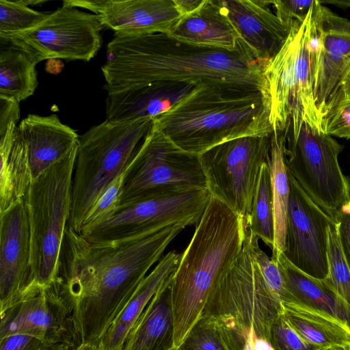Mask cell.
Returning <instances> with one entry per match:
<instances>
[{
  "label": "cell",
  "instance_id": "6da1fadb",
  "mask_svg": "<svg viewBox=\"0 0 350 350\" xmlns=\"http://www.w3.org/2000/svg\"><path fill=\"white\" fill-rule=\"evenodd\" d=\"M186 227L172 224L128 241L98 244L69 227L48 289L65 306L79 345H98L148 271Z\"/></svg>",
  "mask_w": 350,
  "mask_h": 350
},
{
  "label": "cell",
  "instance_id": "7a4b0ae2",
  "mask_svg": "<svg viewBox=\"0 0 350 350\" xmlns=\"http://www.w3.org/2000/svg\"><path fill=\"white\" fill-rule=\"evenodd\" d=\"M264 67L243 43L230 52L156 33L115 35L101 70L107 92L157 81H199L261 91Z\"/></svg>",
  "mask_w": 350,
  "mask_h": 350
},
{
  "label": "cell",
  "instance_id": "3957f363",
  "mask_svg": "<svg viewBox=\"0 0 350 350\" xmlns=\"http://www.w3.org/2000/svg\"><path fill=\"white\" fill-rule=\"evenodd\" d=\"M245 227L241 217L211 196L170 283L175 349L201 318L213 288L241 254Z\"/></svg>",
  "mask_w": 350,
  "mask_h": 350
},
{
  "label": "cell",
  "instance_id": "277c9868",
  "mask_svg": "<svg viewBox=\"0 0 350 350\" xmlns=\"http://www.w3.org/2000/svg\"><path fill=\"white\" fill-rule=\"evenodd\" d=\"M177 146L200 155L226 142L273 133L260 90L202 84L152 118Z\"/></svg>",
  "mask_w": 350,
  "mask_h": 350
},
{
  "label": "cell",
  "instance_id": "5b68a950",
  "mask_svg": "<svg viewBox=\"0 0 350 350\" xmlns=\"http://www.w3.org/2000/svg\"><path fill=\"white\" fill-rule=\"evenodd\" d=\"M282 313V303L243 246L213 288L201 317L220 327L231 350H245L252 334L270 342L271 327Z\"/></svg>",
  "mask_w": 350,
  "mask_h": 350
},
{
  "label": "cell",
  "instance_id": "8992f818",
  "mask_svg": "<svg viewBox=\"0 0 350 350\" xmlns=\"http://www.w3.org/2000/svg\"><path fill=\"white\" fill-rule=\"evenodd\" d=\"M312 8L298 27L291 29L278 54L265 66L261 93L273 132L295 139L303 123L325 132L317 109L310 62Z\"/></svg>",
  "mask_w": 350,
  "mask_h": 350
},
{
  "label": "cell",
  "instance_id": "52a82bcc",
  "mask_svg": "<svg viewBox=\"0 0 350 350\" xmlns=\"http://www.w3.org/2000/svg\"><path fill=\"white\" fill-rule=\"evenodd\" d=\"M152 123V118L105 120L79 136L68 227L80 233L90 210L112 180L126 170Z\"/></svg>",
  "mask_w": 350,
  "mask_h": 350
},
{
  "label": "cell",
  "instance_id": "ba28073f",
  "mask_svg": "<svg viewBox=\"0 0 350 350\" xmlns=\"http://www.w3.org/2000/svg\"><path fill=\"white\" fill-rule=\"evenodd\" d=\"M79 149L33 179L25 196L31 240L34 281L53 283L72 206V181Z\"/></svg>",
  "mask_w": 350,
  "mask_h": 350
},
{
  "label": "cell",
  "instance_id": "9c48e42d",
  "mask_svg": "<svg viewBox=\"0 0 350 350\" xmlns=\"http://www.w3.org/2000/svg\"><path fill=\"white\" fill-rule=\"evenodd\" d=\"M203 189L199 156L177 146L153 121L125 170L119 207L150 196Z\"/></svg>",
  "mask_w": 350,
  "mask_h": 350
},
{
  "label": "cell",
  "instance_id": "30bf717a",
  "mask_svg": "<svg viewBox=\"0 0 350 350\" xmlns=\"http://www.w3.org/2000/svg\"><path fill=\"white\" fill-rule=\"evenodd\" d=\"M285 137L288 173L334 221L350 205V181L338 160L343 146L327 133L306 123L297 138Z\"/></svg>",
  "mask_w": 350,
  "mask_h": 350
},
{
  "label": "cell",
  "instance_id": "8fae6325",
  "mask_svg": "<svg viewBox=\"0 0 350 350\" xmlns=\"http://www.w3.org/2000/svg\"><path fill=\"white\" fill-rule=\"evenodd\" d=\"M271 136L236 138L199 155L211 196L228 205L245 223L262 166L267 162Z\"/></svg>",
  "mask_w": 350,
  "mask_h": 350
},
{
  "label": "cell",
  "instance_id": "7c38bea8",
  "mask_svg": "<svg viewBox=\"0 0 350 350\" xmlns=\"http://www.w3.org/2000/svg\"><path fill=\"white\" fill-rule=\"evenodd\" d=\"M210 198L207 189L148 196L120 206L109 219L80 234L91 243L113 244L172 224L197 226Z\"/></svg>",
  "mask_w": 350,
  "mask_h": 350
},
{
  "label": "cell",
  "instance_id": "4fadbf2b",
  "mask_svg": "<svg viewBox=\"0 0 350 350\" xmlns=\"http://www.w3.org/2000/svg\"><path fill=\"white\" fill-rule=\"evenodd\" d=\"M103 28L96 14L63 1L36 27L1 40L23 50L37 64L54 58L88 62L101 47Z\"/></svg>",
  "mask_w": 350,
  "mask_h": 350
},
{
  "label": "cell",
  "instance_id": "5bb4252c",
  "mask_svg": "<svg viewBox=\"0 0 350 350\" xmlns=\"http://www.w3.org/2000/svg\"><path fill=\"white\" fill-rule=\"evenodd\" d=\"M310 54L314 96L323 120L350 71V21L319 0L312 6Z\"/></svg>",
  "mask_w": 350,
  "mask_h": 350
},
{
  "label": "cell",
  "instance_id": "9a60e30c",
  "mask_svg": "<svg viewBox=\"0 0 350 350\" xmlns=\"http://www.w3.org/2000/svg\"><path fill=\"white\" fill-rule=\"evenodd\" d=\"M288 174L290 195L282 254L304 273L325 280L328 273V228L334 220Z\"/></svg>",
  "mask_w": 350,
  "mask_h": 350
},
{
  "label": "cell",
  "instance_id": "2e32d148",
  "mask_svg": "<svg viewBox=\"0 0 350 350\" xmlns=\"http://www.w3.org/2000/svg\"><path fill=\"white\" fill-rule=\"evenodd\" d=\"M31 240L25 197L0 212V312L45 290L31 271Z\"/></svg>",
  "mask_w": 350,
  "mask_h": 350
},
{
  "label": "cell",
  "instance_id": "e0dca14e",
  "mask_svg": "<svg viewBox=\"0 0 350 350\" xmlns=\"http://www.w3.org/2000/svg\"><path fill=\"white\" fill-rule=\"evenodd\" d=\"M0 313V339L23 334L47 345L80 346L65 306L48 288Z\"/></svg>",
  "mask_w": 350,
  "mask_h": 350
},
{
  "label": "cell",
  "instance_id": "ac0fdd59",
  "mask_svg": "<svg viewBox=\"0 0 350 350\" xmlns=\"http://www.w3.org/2000/svg\"><path fill=\"white\" fill-rule=\"evenodd\" d=\"M66 3L92 11L115 35L169 33L183 17L174 0H70Z\"/></svg>",
  "mask_w": 350,
  "mask_h": 350
},
{
  "label": "cell",
  "instance_id": "d6986e66",
  "mask_svg": "<svg viewBox=\"0 0 350 350\" xmlns=\"http://www.w3.org/2000/svg\"><path fill=\"white\" fill-rule=\"evenodd\" d=\"M239 40L266 65L280 51L291 28L278 16L272 1L217 0Z\"/></svg>",
  "mask_w": 350,
  "mask_h": 350
},
{
  "label": "cell",
  "instance_id": "ffe728a7",
  "mask_svg": "<svg viewBox=\"0 0 350 350\" xmlns=\"http://www.w3.org/2000/svg\"><path fill=\"white\" fill-rule=\"evenodd\" d=\"M199 81H157L108 92L106 120L129 122L154 118L191 94Z\"/></svg>",
  "mask_w": 350,
  "mask_h": 350
},
{
  "label": "cell",
  "instance_id": "44dd1931",
  "mask_svg": "<svg viewBox=\"0 0 350 350\" xmlns=\"http://www.w3.org/2000/svg\"><path fill=\"white\" fill-rule=\"evenodd\" d=\"M18 131L27 149L33 180L79 148V135L55 114H29Z\"/></svg>",
  "mask_w": 350,
  "mask_h": 350
},
{
  "label": "cell",
  "instance_id": "7402d4cb",
  "mask_svg": "<svg viewBox=\"0 0 350 350\" xmlns=\"http://www.w3.org/2000/svg\"><path fill=\"white\" fill-rule=\"evenodd\" d=\"M167 34L191 45L230 52L243 44L217 0H205L196 11L183 17Z\"/></svg>",
  "mask_w": 350,
  "mask_h": 350
},
{
  "label": "cell",
  "instance_id": "603a6c76",
  "mask_svg": "<svg viewBox=\"0 0 350 350\" xmlns=\"http://www.w3.org/2000/svg\"><path fill=\"white\" fill-rule=\"evenodd\" d=\"M181 256L177 251L171 250L161 257L100 340L98 345L100 350H122L130 329L150 301L160 288L172 280Z\"/></svg>",
  "mask_w": 350,
  "mask_h": 350
},
{
  "label": "cell",
  "instance_id": "cb8c5ba5",
  "mask_svg": "<svg viewBox=\"0 0 350 350\" xmlns=\"http://www.w3.org/2000/svg\"><path fill=\"white\" fill-rule=\"evenodd\" d=\"M291 303L327 316L350 329V304L325 281L312 278L293 265L282 253L276 260Z\"/></svg>",
  "mask_w": 350,
  "mask_h": 350
},
{
  "label": "cell",
  "instance_id": "d4e9b609",
  "mask_svg": "<svg viewBox=\"0 0 350 350\" xmlns=\"http://www.w3.org/2000/svg\"><path fill=\"white\" fill-rule=\"evenodd\" d=\"M150 301L130 329L122 350H173L174 321L170 283Z\"/></svg>",
  "mask_w": 350,
  "mask_h": 350
},
{
  "label": "cell",
  "instance_id": "484cf974",
  "mask_svg": "<svg viewBox=\"0 0 350 350\" xmlns=\"http://www.w3.org/2000/svg\"><path fill=\"white\" fill-rule=\"evenodd\" d=\"M0 159L1 212L25 198L33 181L27 149L14 122L0 137Z\"/></svg>",
  "mask_w": 350,
  "mask_h": 350
},
{
  "label": "cell",
  "instance_id": "4316f807",
  "mask_svg": "<svg viewBox=\"0 0 350 350\" xmlns=\"http://www.w3.org/2000/svg\"><path fill=\"white\" fill-rule=\"evenodd\" d=\"M285 133H272L267 158L270 170L275 222V240L271 258L276 260L285 250L288 206L290 195L288 174L285 163Z\"/></svg>",
  "mask_w": 350,
  "mask_h": 350
},
{
  "label": "cell",
  "instance_id": "83f0119b",
  "mask_svg": "<svg viewBox=\"0 0 350 350\" xmlns=\"http://www.w3.org/2000/svg\"><path fill=\"white\" fill-rule=\"evenodd\" d=\"M282 306L289 324L308 342L323 348L350 347V329L340 322L294 304Z\"/></svg>",
  "mask_w": 350,
  "mask_h": 350
},
{
  "label": "cell",
  "instance_id": "f1b7e54d",
  "mask_svg": "<svg viewBox=\"0 0 350 350\" xmlns=\"http://www.w3.org/2000/svg\"><path fill=\"white\" fill-rule=\"evenodd\" d=\"M37 63L27 53L15 46L1 50L0 96L19 103L33 95L38 85Z\"/></svg>",
  "mask_w": 350,
  "mask_h": 350
},
{
  "label": "cell",
  "instance_id": "f546056e",
  "mask_svg": "<svg viewBox=\"0 0 350 350\" xmlns=\"http://www.w3.org/2000/svg\"><path fill=\"white\" fill-rule=\"evenodd\" d=\"M246 226L269 247H273L275 222L271 179L267 162L262 166Z\"/></svg>",
  "mask_w": 350,
  "mask_h": 350
},
{
  "label": "cell",
  "instance_id": "4dcf8cb0",
  "mask_svg": "<svg viewBox=\"0 0 350 350\" xmlns=\"http://www.w3.org/2000/svg\"><path fill=\"white\" fill-rule=\"evenodd\" d=\"M258 240L259 238L246 226L243 246L256 262L266 283L275 295L282 304H291V297L277 261L260 249Z\"/></svg>",
  "mask_w": 350,
  "mask_h": 350
},
{
  "label": "cell",
  "instance_id": "1f68e13d",
  "mask_svg": "<svg viewBox=\"0 0 350 350\" xmlns=\"http://www.w3.org/2000/svg\"><path fill=\"white\" fill-rule=\"evenodd\" d=\"M328 273L325 281L350 304V269L345 258L336 223L328 228Z\"/></svg>",
  "mask_w": 350,
  "mask_h": 350
},
{
  "label": "cell",
  "instance_id": "d6a6232c",
  "mask_svg": "<svg viewBox=\"0 0 350 350\" xmlns=\"http://www.w3.org/2000/svg\"><path fill=\"white\" fill-rule=\"evenodd\" d=\"M50 13L29 8L27 1H0V38L36 27Z\"/></svg>",
  "mask_w": 350,
  "mask_h": 350
},
{
  "label": "cell",
  "instance_id": "836d02e7",
  "mask_svg": "<svg viewBox=\"0 0 350 350\" xmlns=\"http://www.w3.org/2000/svg\"><path fill=\"white\" fill-rule=\"evenodd\" d=\"M179 350H231L220 327L212 320L201 317L191 328Z\"/></svg>",
  "mask_w": 350,
  "mask_h": 350
},
{
  "label": "cell",
  "instance_id": "e575fe53",
  "mask_svg": "<svg viewBox=\"0 0 350 350\" xmlns=\"http://www.w3.org/2000/svg\"><path fill=\"white\" fill-rule=\"evenodd\" d=\"M125 171L109 185L85 217L80 233L87 231L109 219L120 205L124 188Z\"/></svg>",
  "mask_w": 350,
  "mask_h": 350
},
{
  "label": "cell",
  "instance_id": "d590c367",
  "mask_svg": "<svg viewBox=\"0 0 350 350\" xmlns=\"http://www.w3.org/2000/svg\"><path fill=\"white\" fill-rule=\"evenodd\" d=\"M270 342L274 350H323L302 338L289 324L284 314H280L271 329Z\"/></svg>",
  "mask_w": 350,
  "mask_h": 350
},
{
  "label": "cell",
  "instance_id": "8d00e7d4",
  "mask_svg": "<svg viewBox=\"0 0 350 350\" xmlns=\"http://www.w3.org/2000/svg\"><path fill=\"white\" fill-rule=\"evenodd\" d=\"M323 126L331 136L350 139V99L338 100L328 109Z\"/></svg>",
  "mask_w": 350,
  "mask_h": 350
},
{
  "label": "cell",
  "instance_id": "74e56055",
  "mask_svg": "<svg viewBox=\"0 0 350 350\" xmlns=\"http://www.w3.org/2000/svg\"><path fill=\"white\" fill-rule=\"evenodd\" d=\"M272 1L279 18L291 29L301 26L314 3V0H276Z\"/></svg>",
  "mask_w": 350,
  "mask_h": 350
},
{
  "label": "cell",
  "instance_id": "f35d334b",
  "mask_svg": "<svg viewBox=\"0 0 350 350\" xmlns=\"http://www.w3.org/2000/svg\"><path fill=\"white\" fill-rule=\"evenodd\" d=\"M47 344L27 334H14L0 339V350H42Z\"/></svg>",
  "mask_w": 350,
  "mask_h": 350
},
{
  "label": "cell",
  "instance_id": "ab89813d",
  "mask_svg": "<svg viewBox=\"0 0 350 350\" xmlns=\"http://www.w3.org/2000/svg\"><path fill=\"white\" fill-rule=\"evenodd\" d=\"M19 118V102L12 98L0 96V137L5 133L10 123L16 124Z\"/></svg>",
  "mask_w": 350,
  "mask_h": 350
},
{
  "label": "cell",
  "instance_id": "60d3db41",
  "mask_svg": "<svg viewBox=\"0 0 350 350\" xmlns=\"http://www.w3.org/2000/svg\"><path fill=\"white\" fill-rule=\"evenodd\" d=\"M334 221L336 224L342 250L350 269V205L345 208Z\"/></svg>",
  "mask_w": 350,
  "mask_h": 350
},
{
  "label": "cell",
  "instance_id": "b9f144b4",
  "mask_svg": "<svg viewBox=\"0 0 350 350\" xmlns=\"http://www.w3.org/2000/svg\"><path fill=\"white\" fill-rule=\"evenodd\" d=\"M205 0H174L178 10L184 17L196 11Z\"/></svg>",
  "mask_w": 350,
  "mask_h": 350
},
{
  "label": "cell",
  "instance_id": "7bdbcfd3",
  "mask_svg": "<svg viewBox=\"0 0 350 350\" xmlns=\"http://www.w3.org/2000/svg\"><path fill=\"white\" fill-rule=\"evenodd\" d=\"M252 350H274L271 343L266 340L255 338L251 339Z\"/></svg>",
  "mask_w": 350,
  "mask_h": 350
},
{
  "label": "cell",
  "instance_id": "ee69618b",
  "mask_svg": "<svg viewBox=\"0 0 350 350\" xmlns=\"http://www.w3.org/2000/svg\"><path fill=\"white\" fill-rule=\"evenodd\" d=\"M342 98L350 99V71L342 83L340 94L335 103Z\"/></svg>",
  "mask_w": 350,
  "mask_h": 350
},
{
  "label": "cell",
  "instance_id": "f6af8a7d",
  "mask_svg": "<svg viewBox=\"0 0 350 350\" xmlns=\"http://www.w3.org/2000/svg\"><path fill=\"white\" fill-rule=\"evenodd\" d=\"M63 344L46 345L42 350H75Z\"/></svg>",
  "mask_w": 350,
  "mask_h": 350
},
{
  "label": "cell",
  "instance_id": "bcb514c9",
  "mask_svg": "<svg viewBox=\"0 0 350 350\" xmlns=\"http://www.w3.org/2000/svg\"><path fill=\"white\" fill-rule=\"evenodd\" d=\"M320 3H331L338 7L349 8L350 7V0L344 1H319Z\"/></svg>",
  "mask_w": 350,
  "mask_h": 350
},
{
  "label": "cell",
  "instance_id": "7dc6e473",
  "mask_svg": "<svg viewBox=\"0 0 350 350\" xmlns=\"http://www.w3.org/2000/svg\"><path fill=\"white\" fill-rule=\"evenodd\" d=\"M75 350H100L98 345H81Z\"/></svg>",
  "mask_w": 350,
  "mask_h": 350
},
{
  "label": "cell",
  "instance_id": "c3c4849f",
  "mask_svg": "<svg viewBox=\"0 0 350 350\" xmlns=\"http://www.w3.org/2000/svg\"><path fill=\"white\" fill-rule=\"evenodd\" d=\"M323 350H349V347L336 346L323 349Z\"/></svg>",
  "mask_w": 350,
  "mask_h": 350
},
{
  "label": "cell",
  "instance_id": "681fc988",
  "mask_svg": "<svg viewBox=\"0 0 350 350\" xmlns=\"http://www.w3.org/2000/svg\"><path fill=\"white\" fill-rule=\"evenodd\" d=\"M253 335H251L249 339V341L246 344V347L245 348V350H252V344H251V339Z\"/></svg>",
  "mask_w": 350,
  "mask_h": 350
},
{
  "label": "cell",
  "instance_id": "f907efd6",
  "mask_svg": "<svg viewBox=\"0 0 350 350\" xmlns=\"http://www.w3.org/2000/svg\"><path fill=\"white\" fill-rule=\"evenodd\" d=\"M173 350H179V349H173Z\"/></svg>",
  "mask_w": 350,
  "mask_h": 350
},
{
  "label": "cell",
  "instance_id": "816d5d0a",
  "mask_svg": "<svg viewBox=\"0 0 350 350\" xmlns=\"http://www.w3.org/2000/svg\"><path fill=\"white\" fill-rule=\"evenodd\" d=\"M349 350H350V347H349Z\"/></svg>",
  "mask_w": 350,
  "mask_h": 350
},
{
  "label": "cell",
  "instance_id": "f5cc1de1",
  "mask_svg": "<svg viewBox=\"0 0 350 350\" xmlns=\"http://www.w3.org/2000/svg\"></svg>",
  "mask_w": 350,
  "mask_h": 350
}]
</instances>
